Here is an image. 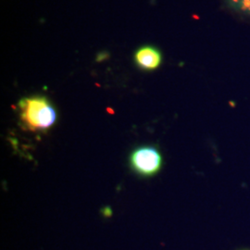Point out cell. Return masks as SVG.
<instances>
[{
	"label": "cell",
	"instance_id": "3957f363",
	"mask_svg": "<svg viewBox=\"0 0 250 250\" xmlns=\"http://www.w3.org/2000/svg\"><path fill=\"white\" fill-rule=\"evenodd\" d=\"M134 59L139 68L152 71L161 65V54L153 46H143L136 51Z\"/></svg>",
	"mask_w": 250,
	"mask_h": 250
},
{
	"label": "cell",
	"instance_id": "7a4b0ae2",
	"mask_svg": "<svg viewBox=\"0 0 250 250\" xmlns=\"http://www.w3.org/2000/svg\"><path fill=\"white\" fill-rule=\"evenodd\" d=\"M131 166L143 176H152L161 169V153L153 146H142L134 150L130 157Z\"/></svg>",
	"mask_w": 250,
	"mask_h": 250
},
{
	"label": "cell",
	"instance_id": "6da1fadb",
	"mask_svg": "<svg viewBox=\"0 0 250 250\" xmlns=\"http://www.w3.org/2000/svg\"><path fill=\"white\" fill-rule=\"evenodd\" d=\"M20 116L30 131H45L55 124L57 113L51 103L44 97H32L19 102Z\"/></svg>",
	"mask_w": 250,
	"mask_h": 250
},
{
	"label": "cell",
	"instance_id": "277c9868",
	"mask_svg": "<svg viewBox=\"0 0 250 250\" xmlns=\"http://www.w3.org/2000/svg\"><path fill=\"white\" fill-rule=\"evenodd\" d=\"M232 9L250 16V0H226Z\"/></svg>",
	"mask_w": 250,
	"mask_h": 250
}]
</instances>
